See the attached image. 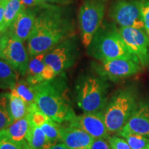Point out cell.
<instances>
[{
    "label": "cell",
    "instance_id": "obj_16",
    "mask_svg": "<svg viewBox=\"0 0 149 149\" xmlns=\"http://www.w3.org/2000/svg\"><path fill=\"white\" fill-rule=\"evenodd\" d=\"M30 126L31 122L27 115L19 120L15 121L4 129L0 130V135H4L15 141H24L26 140Z\"/></svg>",
    "mask_w": 149,
    "mask_h": 149
},
{
    "label": "cell",
    "instance_id": "obj_31",
    "mask_svg": "<svg viewBox=\"0 0 149 149\" xmlns=\"http://www.w3.org/2000/svg\"><path fill=\"white\" fill-rule=\"evenodd\" d=\"M41 75H42L43 81H49V80L53 79L55 77H57L55 71L52 69L51 67L48 66L46 64H45V66H44V69L42 70Z\"/></svg>",
    "mask_w": 149,
    "mask_h": 149
},
{
    "label": "cell",
    "instance_id": "obj_21",
    "mask_svg": "<svg viewBox=\"0 0 149 149\" xmlns=\"http://www.w3.org/2000/svg\"><path fill=\"white\" fill-rule=\"evenodd\" d=\"M24 7L21 0H8L2 23L0 26V32L6 33L8 31L11 24Z\"/></svg>",
    "mask_w": 149,
    "mask_h": 149
},
{
    "label": "cell",
    "instance_id": "obj_2",
    "mask_svg": "<svg viewBox=\"0 0 149 149\" xmlns=\"http://www.w3.org/2000/svg\"><path fill=\"white\" fill-rule=\"evenodd\" d=\"M35 102L43 113L55 122H68L75 116L68 96L66 74L34 85Z\"/></svg>",
    "mask_w": 149,
    "mask_h": 149
},
{
    "label": "cell",
    "instance_id": "obj_29",
    "mask_svg": "<svg viewBox=\"0 0 149 149\" xmlns=\"http://www.w3.org/2000/svg\"><path fill=\"white\" fill-rule=\"evenodd\" d=\"M111 149H131L125 139L117 136H110L109 139Z\"/></svg>",
    "mask_w": 149,
    "mask_h": 149
},
{
    "label": "cell",
    "instance_id": "obj_14",
    "mask_svg": "<svg viewBox=\"0 0 149 149\" xmlns=\"http://www.w3.org/2000/svg\"><path fill=\"white\" fill-rule=\"evenodd\" d=\"M122 130L149 138V101L138 102L133 114Z\"/></svg>",
    "mask_w": 149,
    "mask_h": 149
},
{
    "label": "cell",
    "instance_id": "obj_28",
    "mask_svg": "<svg viewBox=\"0 0 149 149\" xmlns=\"http://www.w3.org/2000/svg\"><path fill=\"white\" fill-rule=\"evenodd\" d=\"M138 1L144 29L149 36V0H138Z\"/></svg>",
    "mask_w": 149,
    "mask_h": 149
},
{
    "label": "cell",
    "instance_id": "obj_4",
    "mask_svg": "<svg viewBox=\"0 0 149 149\" xmlns=\"http://www.w3.org/2000/svg\"><path fill=\"white\" fill-rule=\"evenodd\" d=\"M137 104V93L131 87L120 89L107 100L102 111L109 134H117L124 128Z\"/></svg>",
    "mask_w": 149,
    "mask_h": 149
},
{
    "label": "cell",
    "instance_id": "obj_15",
    "mask_svg": "<svg viewBox=\"0 0 149 149\" xmlns=\"http://www.w3.org/2000/svg\"><path fill=\"white\" fill-rule=\"evenodd\" d=\"M95 138L81 128L68 124L61 126V142L70 149H90Z\"/></svg>",
    "mask_w": 149,
    "mask_h": 149
},
{
    "label": "cell",
    "instance_id": "obj_20",
    "mask_svg": "<svg viewBox=\"0 0 149 149\" xmlns=\"http://www.w3.org/2000/svg\"><path fill=\"white\" fill-rule=\"evenodd\" d=\"M26 140L31 149H48L51 146L42 128L31 123Z\"/></svg>",
    "mask_w": 149,
    "mask_h": 149
},
{
    "label": "cell",
    "instance_id": "obj_26",
    "mask_svg": "<svg viewBox=\"0 0 149 149\" xmlns=\"http://www.w3.org/2000/svg\"><path fill=\"white\" fill-rule=\"evenodd\" d=\"M8 107V98L6 94L1 93L0 95V130L4 129L12 124Z\"/></svg>",
    "mask_w": 149,
    "mask_h": 149
},
{
    "label": "cell",
    "instance_id": "obj_30",
    "mask_svg": "<svg viewBox=\"0 0 149 149\" xmlns=\"http://www.w3.org/2000/svg\"><path fill=\"white\" fill-rule=\"evenodd\" d=\"M90 149H111L109 139H95Z\"/></svg>",
    "mask_w": 149,
    "mask_h": 149
},
{
    "label": "cell",
    "instance_id": "obj_8",
    "mask_svg": "<svg viewBox=\"0 0 149 149\" xmlns=\"http://www.w3.org/2000/svg\"><path fill=\"white\" fill-rule=\"evenodd\" d=\"M95 72L106 79L117 81L141 71V66L129 59H113L101 61L93 66Z\"/></svg>",
    "mask_w": 149,
    "mask_h": 149
},
{
    "label": "cell",
    "instance_id": "obj_32",
    "mask_svg": "<svg viewBox=\"0 0 149 149\" xmlns=\"http://www.w3.org/2000/svg\"><path fill=\"white\" fill-rule=\"evenodd\" d=\"M21 1L26 8H28V7H36L45 3L43 2L42 0H21Z\"/></svg>",
    "mask_w": 149,
    "mask_h": 149
},
{
    "label": "cell",
    "instance_id": "obj_12",
    "mask_svg": "<svg viewBox=\"0 0 149 149\" xmlns=\"http://www.w3.org/2000/svg\"><path fill=\"white\" fill-rule=\"evenodd\" d=\"M68 123L84 130L95 139H109L110 137L102 111L87 112L81 115H75Z\"/></svg>",
    "mask_w": 149,
    "mask_h": 149
},
{
    "label": "cell",
    "instance_id": "obj_11",
    "mask_svg": "<svg viewBox=\"0 0 149 149\" xmlns=\"http://www.w3.org/2000/svg\"><path fill=\"white\" fill-rule=\"evenodd\" d=\"M29 55L24 42L8 34L0 59L8 63L20 75L25 76L29 68Z\"/></svg>",
    "mask_w": 149,
    "mask_h": 149
},
{
    "label": "cell",
    "instance_id": "obj_27",
    "mask_svg": "<svg viewBox=\"0 0 149 149\" xmlns=\"http://www.w3.org/2000/svg\"><path fill=\"white\" fill-rule=\"evenodd\" d=\"M0 149H31L26 140L17 141L0 135Z\"/></svg>",
    "mask_w": 149,
    "mask_h": 149
},
{
    "label": "cell",
    "instance_id": "obj_23",
    "mask_svg": "<svg viewBox=\"0 0 149 149\" xmlns=\"http://www.w3.org/2000/svg\"><path fill=\"white\" fill-rule=\"evenodd\" d=\"M117 135L125 139L131 149H149L148 137L122 130Z\"/></svg>",
    "mask_w": 149,
    "mask_h": 149
},
{
    "label": "cell",
    "instance_id": "obj_7",
    "mask_svg": "<svg viewBox=\"0 0 149 149\" xmlns=\"http://www.w3.org/2000/svg\"><path fill=\"white\" fill-rule=\"evenodd\" d=\"M78 57L77 38L74 35L46 52L44 62L51 67L57 76L74 66Z\"/></svg>",
    "mask_w": 149,
    "mask_h": 149
},
{
    "label": "cell",
    "instance_id": "obj_3",
    "mask_svg": "<svg viewBox=\"0 0 149 149\" xmlns=\"http://www.w3.org/2000/svg\"><path fill=\"white\" fill-rule=\"evenodd\" d=\"M109 84L97 74H82L75 84L76 102L84 113L102 111L107 103Z\"/></svg>",
    "mask_w": 149,
    "mask_h": 149
},
{
    "label": "cell",
    "instance_id": "obj_17",
    "mask_svg": "<svg viewBox=\"0 0 149 149\" xmlns=\"http://www.w3.org/2000/svg\"><path fill=\"white\" fill-rule=\"evenodd\" d=\"M46 53H42L31 57V59L29 60V68L25 76L26 81L31 84L36 85L43 81L41 74L45 66L44 57Z\"/></svg>",
    "mask_w": 149,
    "mask_h": 149
},
{
    "label": "cell",
    "instance_id": "obj_9",
    "mask_svg": "<svg viewBox=\"0 0 149 149\" xmlns=\"http://www.w3.org/2000/svg\"><path fill=\"white\" fill-rule=\"evenodd\" d=\"M111 17L121 27L144 29L138 0H118L112 6Z\"/></svg>",
    "mask_w": 149,
    "mask_h": 149
},
{
    "label": "cell",
    "instance_id": "obj_1",
    "mask_svg": "<svg viewBox=\"0 0 149 149\" xmlns=\"http://www.w3.org/2000/svg\"><path fill=\"white\" fill-rule=\"evenodd\" d=\"M74 35V22L66 9L48 3L38 6L34 27L28 40L29 56L46 53Z\"/></svg>",
    "mask_w": 149,
    "mask_h": 149
},
{
    "label": "cell",
    "instance_id": "obj_22",
    "mask_svg": "<svg viewBox=\"0 0 149 149\" xmlns=\"http://www.w3.org/2000/svg\"><path fill=\"white\" fill-rule=\"evenodd\" d=\"M10 92L21 97L28 105L35 103V93L34 85L28 82L26 79H19L17 84Z\"/></svg>",
    "mask_w": 149,
    "mask_h": 149
},
{
    "label": "cell",
    "instance_id": "obj_33",
    "mask_svg": "<svg viewBox=\"0 0 149 149\" xmlns=\"http://www.w3.org/2000/svg\"><path fill=\"white\" fill-rule=\"evenodd\" d=\"M43 2L48 3H53V4L66 5L72 3L73 0H42Z\"/></svg>",
    "mask_w": 149,
    "mask_h": 149
},
{
    "label": "cell",
    "instance_id": "obj_6",
    "mask_svg": "<svg viewBox=\"0 0 149 149\" xmlns=\"http://www.w3.org/2000/svg\"><path fill=\"white\" fill-rule=\"evenodd\" d=\"M105 9L104 0H85L80 7L78 21L81 42L85 47L88 48L100 29Z\"/></svg>",
    "mask_w": 149,
    "mask_h": 149
},
{
    "label": "cell",
    "instance_id": "obj_19",
    "mask_svg": "<svg viewBox=\"0 0 149 149\" xmlns=\"http://www.w3.org/2000/svg\"><path fill=\"white\" fill-rule=\"evenodd\" d=\"M8 98V107L13 122L27 115L29 105L21 97L11 92L6 93Z\"/></svg>",
    "mask_w": 149,
    "mask_h": 149
},
{
    "label": "cell",
    "instance_id": "obj_13",
    "mask_svg": "<svg viewBox=\"0 0 149 149\" xmlns=\"http://www.w3.org/2000/svg\"><path fill=\"white\" fill-rule=\"evenodd\" d=\"M37 13V6L24 7L19 13L6 33L10 37L23 42L28 41L34 27Z\"/></svg>",
    "mask_w": 149,
    "mask_h": 149
},
{
    "label": "cell",
    "instance_id": "obj_36",
    "mask_svg": "<svg viewBox=\"0 0 149 149\" xmlns=\"http://www.w3.org/2000/svg\"><path fill=\"white\" fill-rule=\"evenodd\" d=\"M48 149H70L67 147L63 142H59L55 145H53Z\"/></svg>",
    "mask_w": 149,
    "mask_h": 149
},
{
    "label": "cell",
    "instance_id": "obj_10",
    "mask_svg": "<svg viewBox=\"0 0 149 149\" xmlns=\"http://www.w3.org/2000/svg\"><path fill=\"white\" fill-rule=\"evenodd\" d=\"M123 41L129 51L138 59L141 66L149 62V39L142 29L120 27L118 30Z\"/></svg>",
    "mask_w": 149,
    "mask_h": 149
},
{
    "label": "cell",
    "instance_id": "obj_35",
    "mask_svg": "<svg viewBox=\"0 0 149 149\" xmlns=\"http://www.w3.org/2000/svg\"><path fill=\"white\" fill-rule=\"evenodd\" d=\"M7 2H8V0H0V26L2 23Z\"/></svg>",
    "mask_w": 149,
    "mask_h": 149
},
{
    "label": "cell",
    "instance_id": "obj_25",
    "mask_svg": "<svg viewBox=\"0 0 149 149\" xmlns=\"http://www.w3.org/2000/svg\"><path fill=\"white\" fill-rule=\"evenodd\" d=\"M27 115L31 124L39 127L51 119L39 109L35 102L29 106V112Z\"/></svg>",
    "mask_w": 149,
    "mask_h": 149
},
{
    "label": "cell",
    "instance_id": "obj_34",
    "mask_svg": "<svg viewBox=\"0 0 149 149\" xmlns=\"http://www.w3.org/2000/svg\"><path fill=\"white\" fill-rule=\"evenodd\" d=\"M7 36H8L7 33L0 32V58H1V53H2L3 48H4L6 42Z\"/></svg>",
    "mask_w": 149,
    "mask_h": 149
},
{
    "label": "cell",
    "instance_id": "obj_5",
    "mask_svg": "<svg viewBox=\"0 0 149 149\" xmlns=\"http://www.w3.org/2000/svg\"><path fill=\"white\" fill-rule=\"evenodd\" d=\"M88 55L100 61L113 59H129L139 62L129 51L119 31L115 27L98 30L88 46Z\"/></svg>",
    "mask_w": 149,
    "mask_h": 149
},
{
    "label": "cell",
    "instance_id": "obj_18",
    "mask_svg": "<svg viewBox=\"0 0 149 149\" xmlns=\"http://www.w3.org/2000/svg\"><path fill=\"white\" fill-rule=\"evenodd\" d=\"M19 75L8 63L0 59V89L12 90L19 79Z\"/></svg>",
    "mask_w": 149,
    "mask_h": 149
},
{
    "label": "cell",
    "instance_id": "obj_24",
    "mask_svg": "<svg viewBox=\"0 0 149 149\" xmlns=\"http://www.w3.org/2000/svg\"><path fill=\"white\" fill-rule=\"evenodd\" d=\"M61 124L51 119H49L40 126L51 146L61 142Z\"/></svg>",
    "mask_w": 149,
    "mask_h": 149
}]
</instances>
